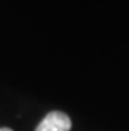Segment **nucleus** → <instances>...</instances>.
<instances>
[{
    "label": "nucleus",
    "mask_w": 129,
    "mask_h": 131,
    "mask_svg": "<svg viewBox=\"0 0 129 131\" xmlns=\"http://www.w3.org/2000/svg\"><path fill=\"white\" fill-rule=\"evenodd\" d=\"M71 119L67 114L62 111H51L45 117L36 131H70Z\"/></svg>",
    "instance_id": "obj_1"
},
{
    "label": "nucleus",
    "mask_w": 129,
    "mask_h": 131,
    "mask_svg": "<svg viewBox=\"0 0 129 131\" xmlns=\"http://www.w3.org/2000/svg\"><path fill=\"white\" fill-rule=\"evenodd\" d=\"M0 131H13L12 128H8V127H2L0 128Z\"/></svg>",
    "instance_id": "obj_2"
}]
</instances>
